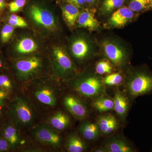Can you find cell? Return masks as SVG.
Returning a JSON list of instances; mask_svg holds the SVG:
<instances>
[{"mask_svg":"<svg viewBox=\"0 0 152 152\" xmlns=\"http://www.w3.org/2000/svg\"><path fill=\"white\" fill-rule=\"evenodd\" d=\"M50 61L53 75L64 83L73 78L78 73L72 60L60 47L54 48L53 59Z\"/></svg>","mask_w":152,"mask_h":152,"instance_id":"8","label":"cell"},{"mask_svg":"<svg viewBox=\"0 0 152 152\" xmlns=\"http://www.w3.org/2000/svg\"><path fill=\"white\" fill-rule=\"evenodd\" d=\"M151 151L152 152V148Z\"/></svg>","mask_w":152,"mask_h":152,"instance_id":"43","label":"cell"},{"mask_svg":"<svg viewBox=\"0 0 152 152\" xmlns=\"http://www.w3.org/2000/svg\"><path fill=\"white\" fill-rule=\"evenodd\" d=\"M11 152L8 142L2 137H0V152Z\"/></svg>","mask_w":152,"mask_h":152,"instance_id":"33","label":"cell"},{"mask_svg":"<svg viewBox=\"0 0 152 152\" xmlns=\"http://www.w3.org/2000/svg\"><path fill=\"white\" fill-rule=\"evenodd\" d=\"M68 3L72 4L77 7H81L84 5L86 3V0H66Z\"/></svg>","mask_w":152,"mask_h":152,"instance_id":"35","label":"cell"},{"mask_svg":"<svg viewBox=\"0 0 152 152\" xmlns=\"http://www.w3.org/2000/svg\"><path fill=\"white\" fill-rule=\"evenodd\" d=\"M71 49L73 57L81 64H84L89 58V45L85 39L80 38L74 41Z\"/></svg>","mask_w":152,"mask_h":152,"instance_id":"19","label":"cell"},{"mask_svg":"<svg viewBox=\"0 0 152 152\" xmlns=\"http://www.w3.org/2000/svg\"><path fill=\"white\" fill-rule=\"evenodd\" d=\"M91 152H107L104 146L96 147L91 150Z\"/></svg>","mask_w":152,"mask_h":152,"instance_id":"37","label":"cell"},{"mask_svg":"<svg viewBox=\"0 0 152 152\" xmlns=\"http://www.w3.org/2000/svg\"><path fill=\"white\" fill-rule=\"evenodd\" d=\"M37 48V45L33 39L28 37L22 39L16 45V55L12 59L22 58L25 55L32 53L36 51Z\"/></svg>","mask_w":152,"mask_h":152,"instance_id":"21","label":"cell"},{"mask_svg":"<svg viewBox=\"0 0 152 152\" xmlns=\"http://www.w3.org/2000/svg\"><path fill=\"white\" fill-rule=\"evenodd\" d=\"M5 7L4 0H0V10H3Z\"/></svg>","mask_w":152,"mask_h":152,"instance_id":"39","label":"cell"},{"mask_svg":"<svg viewBox=\"0 0 152 152\" xmlns=\"http://www.w3.org/2000/svg\"><path fill=\"white\" fill-rule=\"evenodd\" d=\"M65 91L64 83L54 75L35 79L20 89L42 115L61 106V99Z\"/></svg>","mask_w":152,"mask_h":152,"instance_id":"1","label":"cell"},{"mask_svg":"<svg viewBox=\"0 0 152 152\" xmlns=\"http://www.w3.org/2000/svg\"><path fill=\"white\" fill-rule=\"evenodd\" d=\"M113 98L114 102L113 110L120 121L125 125L132 102L125 91L120 90L119 88H115Z\"/></svg>","mask_w":152,"mask_h":152,"instance_id":"12","label":"cell"},{"mask_svg":"<svg viewBox=\"0 0 152 152\" xmlns=\"http://www.w3.org/2000/svg\"><path fill=\"white\" fill-rule=\"evenodd\" d=\"M0 18H1V15H0Z\"/></svg>","mask_w":152,"mask_h":152,"instance_id":"42","label":"cell"},{"mask_svg":"<svg viewBox=\"0 0 152 152\" xmlns=\"http://www.w3.org/2000/svg\"><path fill=\"white\" fill-rule=\"evenodd\" d=\"M14 32V27L6 24L2 28L1 32V42L3 44L8 42L12 38Z\"/></svg>","mask_w":152,"mask_h":152,"instance_id":"29","label":"cell"},{"mask_svg":"<svg viewBox=\"0 0 152 152\" xmlns=\"http://www.w3.org/2000/svg\"><path fill=\"white\" fill-rule=\"evenodd\" d=\"M26 0H14L9 4V10L12 13H15L20 10L26 4Z\"/></svg>","mask_w":152,"mask_h":152,"instance_id":"30","label":"cell"},{"mask_svg":"<svg viewBox=\"0 0 152 152\" xmlns=\"http://www.w3.org/2000/svg\"><path fill=\"white\" fill-rule=\"evenodd\" d=\"M88 147V143L82 137L77 129L73 128L65 133L64 152H86Z\"/></svg>","mask_w":152,"mask_h":152,"instance_id":"13","label":"cell"},{"mask_svg":"<svg viewBox=\"0 0 152 152\" xmlns=\"http://www.w3.org/2000/svg\"><path fill=\"white\" fill-rule=\"evenodd\" d=\"M7 69V64H6L5 61L0 56V71L4 70Z\"/></svg>","mask_w":152,"mask_h":152,"instance_id":"36","label":"cell"},{"mask_svg":"<svg viewBox=\"0 0 152 152\" xmlns=\"http://www.w3.org/2000/svg\"><path fill=\"white\" fill-rule=\"evenodd\" d=\"M119 121L115 115L108 112L99 115L96 122L101 135L109 137L114 134L118 130L119 127Z\"/></svg>","mask_w":152,"mask_h":152,"instance_id":"14","label":"cell"},{"mask_svg":"<svg viewBox=\"0 0 152 152\" xmlns=\"http://www.w3.org/2000/svg\"><path fill=\"white\" fill-rule=\"evenodd\" d=\"M134 17V12L129 7H121L113 12L109 23L114 28H121L130 21Z\"/></svg>","mask_w":152,"mask_h":152,"instance_id":"18","label":"cell"},{"mask_svg":"<svg viewBox=\"0 0 152 152\" xmlns=\"http://www.w3.org/2000/svg\"><path fill=\"white\" fill-rule=\"evenodd\" d=\"M126 77L121 72H113L103 77V82L106 88H119L124 83Z\"/></svg>","mask_w":152,"mask_h":152,"instance_id":"24","label":"cell"},{"mask_svg":"<svg viewBox=\"0 0 152 152\" xmlns=\"http://www.w3.org/2000/svg\"><path fill=\"white\" fill-rule=\"evenodd\" d=\"M10 69L20 90L24 85L33 80L53 75L50 60L38 56L11 59Z\"/></svg>","mask_w":152,"mask_h":152,"instance_id":"2","label":"cell"},{"mask_svg":"<svg viewBox=\"0 0 152 152\" xmlns=\"http://www.w3.org/2000/svg\"><path fill=\"white\" fill-rule=\"evenodd\" d=\"M114 106L113 98L107 95L106 93L91 102V106L93 109L102 114L113 110Z\"/></svg>","mask_w":152,"mask_h":152,"instance_id":"22","label":"cell"},{"mask_svg":"<svg viewBox=\"0 0 152 152\" xmlns=\"http://www.w3.org/2000/svg\"><path fill=\"white\" fill-rule=\"evenodd\" d=\"M78 22L79 26L91 30L99 28L100 24L94 16L89 11H84L80 14Z\"/></svg>","mask_w":152,"mask_h":152,"instance_id":"23","label":"cell"},{"mask_svg":"<svg viewBox=\"0 0 152 152\" xmlns=\"http://www.w3.org/2000/svg\"><path fill=\"white\" fill-rule=\"evenodd\" d=\"M0 137L8 142L11 152H35L26 134H24L7 117L0 126Z\"/></svg>","mask_w":152,"mask_h":152,"instance_id":"7","label":"cell"},{"mask_svg":"<svg viewBox=\"0 0 152 152\" xmlns=\"http://www.w3.org/2000/svg\"><path fill=\"white\" fill-rule=\"evenodd\" d=\"M62 10L64 18L68 24L70 26H74L80 15L78 7L68 3L63 7Z\"/></svg>","mask_w":152,"mask_h":152,"instance_id":"25","label":"cell"},{"mask_svg":"<svg viewBox=\"0 0 152 152\" xmlns=\"http://www.w3.org/2000/svg\"><path fill=\"white\" fill-rule=\"evenodd\" d=\"M8 22L9 25H11L14 27L24 28L28 26L27 23L24 19L22 20H16L9 18Z\"/></svg>","mask_w":152,"mask_h":152,"instance_id":"32","label":"cell"},{"mask_svg":"<svg viewBox=\"0 0 152 152\" xmlns=\"http://www.w3.org/2000/svg\"><path fill=\"white\" fill-rule=\"evenodd\" d=\"M77 129L88 143L95 142L101 135L96 123L90 121L89 118L80 121Z\"/></svg>","mask_w":152,"mask_h":152,"instance_id":"17","label":"cell"},{"mask_svg":"<svg viewBox=\"0 0 152 152\" xmlns=\"http://www.w3.org/2000/svg\"><path fill=\"white\" fill-rule=\"evenodd\" d=\"M7 105H0V126L7 117Z\"/></svg>","mask_w":152,"mask_h":152,"instance_id":"34","label":"cell"},{"mask_svg":"<svg viewBox=\"0 0 152 152\" xmlns=\"http://www.w3.org/2000/svg\"><path fill=\"white\" fill-rule=\"evenodd\" d=\"M150 9H152V0H150Z\"/></svg>","mask_w":152,"mask_h":152,"instance_id":"41","label":"cell"},{"mask_svg":"<svg viewBox=\"0 0 152 152\" xmlns=\"http://www.w3.org/2000/svg\"><path fill=\"white\" fill-rule=\"evenodd\" d=\"M102 49L106 58L116 67L122 69L129 64V58L127 53L115 43L104 41L102 44Z\"/></svg>","mask_w":152,"mask_h":152,"instance_id":"11","label":"cell"},{"mask_svg":"<svg viewBox=\"0 0 152 152\" xmlns=\"http://www.w3.org/2000/svg\"><path fill=\"white\" fill-rule=\"evenodd\" d=\"M29 12L31 18L38 24L47 28L54 27L56 25L54 18L48 10L32 5L30 7Z\"/></svg>","mask_w":152,"mask_h":152,"instance_id":"16","label":"cell"},{"mask_svg":"<svg viewBox=\"0 0 152 152\" xmlns=\"http://www.w3.org/2000/svg\"><path fill=\"white\" fill-rule=\"evenodd\" d=\"M42 116L31 102L20 91L7 105V117L24 134L42 121Z\"/></svg>","mask_w":152,"mask_h":152,"instance_id":"3","label":"cell"},{"mask_svg":"<svg viewBox=\"0 0 152 152\" xmlns=\"http://www.w3.org/2000/svg\"><path fill=\"white\" fill-rule=\"evenodd\" d=\"M7 69L0 71V89L16 94L20 91V88L12 73Z\"/></svg>","mask_w":152,"mask_h":152,"instance_id":"20","label":"cell"},{"mask_svg":"<svg viewBox=\"0 0 152 152\" xmlns=\"http://www.w3.org/2000/svg\"><path fill=\"white\" fill-rule=\"evenodd\" d=\"M131 102L137 98L152 94V72L147 66L133 69L123 85Z\"/></svg>","mask_w":152,"mask_h":152,"instance_id":"6","label":"cell"},{"mask_svg":"<svg viewBox=\"0 0 152 152\" xmlns=\"http://www.w3.org/2000/svg\"><path fill=\"white\" fill-rule=\"evenodd\" d=\"M61 104L75 121L80 122L89 118L88 103L73 93L65 89L62 96Z\"/></svg>","mask_w":152,"mask_h":152,"instance_id":"9","label":"cell"},{"mask_svg":"<svg viewBox=\"0 0 152 152\" xmlns=\"http://www.w3.org/2000/svg\"><path fill=\"white\" fill-rule=\"evenodd\" d=\"M104 147L107 152H137L134 144L121 136L115 135L108 137Z\"/></svg>","mask_w":152,"mask_h":152,"instance_id":"15","label":"cell"},{"mask_svg":"<svg viewBox=\"0 0 152 152\" xmlns=\"http://www.w3.org/2000/svg\"><path fill=\"white\" fill-rule=\"evenodd\" d=\"M9 18L12 19V20H23V19L21 17L15 15H11L9 17Z\"/></svg>","mask_w":152,"mask_h":152,"instance_id":"38","label":"cell"},{"mask_svg":"<svg viewBox=\"0 0 152 152\" xmlns=\"http://www.w3.org/2000/svg\"><path fill=\"white\" fill-rule=\"evenodd\" d=\"M115 66L107 59H104L98 61L95 66V73L100 76L109 75L114 72Z\"/></svg>","mask_w":152,"mask_h":152,"instance_id":"26","label":"cell"},{"mask_svg":"<svg viewBox=\"0 0 152 152\" xmlns=\"http://www.w3.org/2000/svg\"><path fill=\"white\" fill-rule=\"evenodd\" d=\"M15 95L8 91L0 89V105H7L9 101Z\"/></svg>","mask_w":152,"mask_h":152,"instance_id":"31","label":"cell"},{"mask_svg":"<svg viewBox=\"0 0 152 152\" xmlns=\"http://www.w3.org/2000/svg\"><path fill=\"white\" fill-rule=\"evenodd\" d=\"M126 0H102L101 10L104 14H110L122 7Z\"/></svg>","mask_w":152,"mask_h":152,"instance_id":"27","label":"cell"},{"mask_svg":"<svg viewBox=\"0 0 152 152\" xmlns=\"http://www.w3.org/2000/svg\"><path fill=\"white\" fill-rule=\"evenodd\" d=\"M26 134L36 152H64L65 133L56 130L44 122L38 123Z\"/></svg>","mask_w":152,"mask_h":152,"instance_id":"5","label":"cell"},{"mask_svg":"<svg viewBox=\"0 0 152 152\" xmlns=\"http://www.w3.org/2000/svg\"><path fill=\"white\" fill-rule=\"evenodd\" d=\"M75 120L62 106L44 114L42 121L56 130L65 133L73 128Z\"/></svg>","mask_w":152,"mask_h":152,"instance_id":"10","label":"cell"},{"mask_svg":"<svg viewBox=\"0 0 152 152\" xmlns=\"http://www.w3.org/2000/svg\"><path fill=\"white\" fill-rule=\"evenodd\" d=\"M65 89L88 103L106 93L103 77L96 73L83 72L64 83Z\"/></svg>","mask_w":152,"mask_h":152,"instance_id":"4","label":"cell"},{"mask_svg":"<svg viewBox=\"0 0 152 152\" xmlns=\"http://www.w3.org/2000/svg\"><path fill=\"white\" fill-rule=\"evenodd\" d=\"M129 8L134 12L146 11L150 9V0H130Z\"/></svg>","mask_w":152,"mask_h":152,"instance_id":"28","label":"cell"},{"mask_svg":"<svg viewBox=\"0 0 152 152\" xmlns=\"http://www.w3.org/2000/svg\"><path fill=\"white\" fill-rule=\"evenodd\" d=\"M97 1V0H86L87 3L91 4H93L96 3V2Z\"/></svg>","mask_w":152,"mask_h":152,"instance_id":"40","label":"cell"}]
</instances>
